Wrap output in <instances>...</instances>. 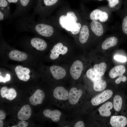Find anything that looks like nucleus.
<instances>
[{
  "instance_id": "1",
  "label": "nucleus",
  "mask_w": 127,
  "mask_h": 127,
  "mask_svg": "<svg viewBox=\"0 0 127 127\" xmlns=\"http://www.w3.org/2000/svg\"><path fill=\"white\" fill-rule=\"evenodd\" d=\"M32 22L26 25L28 30H33L40 35L45 37H50L53 34L54 29L52 26L44 23Z\"/></svg>"
},
{
  "instance_id": "2",
  "label": "nucleus",
  "mask_w": 127,
  "mask_h": 127,
  "mask_svg": "<svg viewBox=\"0 0 127 127\" xmlns=\"http://www.w3.org/2000/svg\"><path fill=\"white\" fill-rule=\"evenodd\" d=\"M87 77L93 82V87L95 91H100L105 89L107 86L105 81L101 76L98 75L93 68L89 69L86 73Z\"/></svg>"
},
{
  "instance_id": "3",
  "label": "nucleus",
  "mask_w": 127,
  "mask_h": 127,
  "mask_svg": "<svg viewBox=\"0 0 127 127\" xmlns=\"http://www.w3.org/2000/svg\"><path fill=\"white\" fill-rule=\"evenodd\" d=\"M112 12L108 7L97 8L91 12L90 18L92 21H96L103 23L109 20Z\"/></svg>"
},
{
  "instance_id": "4",
  "label": "nucleus",
  "mask_w": 127,
  "mask_h": 127,
  "mask_svg": "<svg viewBox=\"0 0 127 127\" xmlns=\"http://www.w3.org/2000/svg\"><path fill=\"white\" fill-rule=\"evenodd\" d=\"M90 26L91 32L95 36L98 37L102 36L106 30H107V27L104 24L98 21L92 20Z\"/></svg>"
},
{
  "instance_id": "5",
  "label": "nucleus",
  "mask_w": 127,
  "mask_h": 127,
  "mask_svg": "<svg viewBox=\"0 0 127 127\" xmlns=\"http://www.w3.org/2000/svg\"><path fill=\"white\" fill-rule=\"evenodd\" d=\"M61 27L68 31L71 32L74 30L76 26V23L66 15H62L59 20Z\"/></svg>"
},
{
  "instance_id": "6",
  "label": "nucleus",
  "mask_w": 127,
  "mask_h": 127,
  "mask_svg": "<svg viewBox=\"0 0 127 127\" xmlns=\"http://www.w3.org/2000/svg\"><path fill=\"white\" fill-rule=\"evenodd\" d=\"M113 93L112 91L110 90L104 91L91 99L92 104L94 106H97L104 102L111 97Z\"/></svg>"
},
{
  "instance_id": "7",
  "label": "nucleus",
  "mask_w": 127,
  "mask_h": 127,
  "mask_svg": "<svg viewBox=\"0 0 127 127\" xmlns=\"http://www.w3.org/2000/svg\"><path fill=\"white\" fill-rule=\"evenodd\" d=\"M83 69L82 62L79 60L74 61L71 65L70 69V74L72 78L77 79L80 77Z\"/></svg>"
},
{
  "instance_id": "8",
  "label": "nucleus",
  "mask_w": 127,
  "mask_h": 127,
  "mask_svg": "<svg viewBox=\"0 0 127 127\" xmlns=\"http://www.w3.org/2000/svg\"><path fill=\"white\" fill-rule=\"evenodd\" d=\"M67 51V47L64 46L61 43H59L55 45L51 50L50 58L52 60L56 59L59 57V55H64Z\"/></svg>"
},
{
  "instance_id": "9",
  "label": "nucleus",
  "mask_w": 127,
  "mask_h": 127,
  "mask_svg": "<svg viewBox=\"0 0 127 127\" xmlns=\"http://www.w3.org/2000/svg\"><path fill=\"white\" fill-rule=\"evenodd\" d=\"M15 71L18 78L20 80L27 81L29 79V74L30 71L29 68L18 65L15 67Z\"/></svg>"
},
{
  "instance_id": "10",
  "label": "nucleus",
  "mask_w": 127,
  "mask_h": 127,
  "mask_svg": "<svg viewBox=\"0 0 127 127\" xmlns=\"http://www.w3.org/2000/svg\"><path fill=\"white\" fill-rule=\"evenodd\" d=\"M83 93L82 90H77L75 87H72L70 90L68 94V99L69 103L75 105L78 102Z\"/></svg>"
},
{
  "instance_id": "11",
  "label": "nucleus",
  "mask_w": 127,
  "mask_h": 127,
  "mask_svg": "<svg viewBox=\"0 0 127 127\" xmlns=\"http://www.w3.org/2000/svg\"><path fill=\"white\" fill-rule=\"evenodd\" d=\"M45 97L44 91L40 89L36 90L33 94L29 98V101L32 105L36 106L37 104H40Z\"/></svg>"
},
{
  "instance_id": "12",
  "label": "nucleus",
  "mask_w": 127,
  "mask_h": 127,
  "mask_svg": "<svg viewBox=\"0 0 127 127\" xmlns=\"http://www.w3.org/2000/svg\"><path fill=\"white\" fill-rule=\"evenodd\" d=\"M50 70L52 76L56 79H62L66 75V72L65 69L59 66H52L50 67Z\"/></svg>"
},
{
  "instance_id": "13",
  "label": "nucleus",
  "mask_w": 127,
  "mask_h": 127,
  "mask_svg": "<svg viewBox=\"0 0 127 127\" xmlns=\"http://www.w3.org/2000/svg\"><path fill=\"white\" fill-rule=\"evenodd\" d=\"M110 123L113 127H124L127 124V119L122 116H113L111 117Z\"/></svg>"
},
{
  "instance_id": "14",
  "label": "nucleus",
  "mask_w": 127,
  "mask_h": 127,
  "mask_svg": "<svg viewBox=\"0 0 127 127\" xmlns=\"http://www.w3.org/2000/svg\"><path fill=\"white\" fill-rule=\"evenodd\" d=\"M0 93L2 98H5L10 100H13L17 96L16 92L14 89L13 88H8L5 86L1 88Z\"/></svg>"
},
{
  "instance_id": "15",
  "label": "nucleus",
  "mask_w": 127,
  "mask_h": 127,
  "mask_svg": "<svg viewBox=\"0 0 127 127\" xmlns=\"http://www.w3.org/2000/svg\"><path fill=\"white\" fill-rule=\"evenodd\" d=\"M68 92L62 86L56 87L53 91V95L56 99L63 100H67L68 98Z\"/></svg>"
},
{
  "instance_id": "16",
  "label": "nucleus",
  "mask_w": 127,
  "mask_h": 127,
  "mask_svg": "<svg viewBox=\"0 0 127 127\" xmlns=\"http://www.w3.org/2000/svg\"><path fill=\"white\" fill-rule=\"evenodd\" d=\"M31 112L30 106L28 104L25 105L22 107L18 113V118L20 120H27L31 116Z\"/></svg>"
},
{
  "instance_id": "17",
  "label": "nucleus",
  "mask_w": 127,
  "mask_h": 127,
  "mask_svg": "<svg viewBox=\"0 0 127 127\" xmlns=\"http://www.w3.org/2000/svg\"><path fill=\"white\" fill-rule=\"evenodd\" d=\"M8 56L11 60L19 61H22L26 60L28 56L25 53L15 50L10 51L8 54Z\"/></svg>"
},
{
  "instance_id": "18",
  "label": "nucleus",
  "mask_w": 127,
  "mask_h": 127,
  "mask_svg": "<svg viewBox=\"0 0 127 127\" xmlns=\"http://www.w3.org/2000/svg\"><path fill=\"white\" fill-rule=\"evenodd\" d=\"M30 42L32 46L38 50H44L46 49L47 47L46 41L40 38H34L31 40Z\"/></svg>"
},
{
  "instance_id": "19",
  "label": "nucleus",
  "mask_w": 127,
  "mask_h": 127,
  "mask_svg": "<svg viewBox=\"0 0 127 127\" xmlns=\"http://www.w3.org/2000/svg\"><path fill=\"white\" fill-rule=\"evenodd\" d=\"M43 113L45 117L51 119L55 122H57L60 120L61 115V112L57 110L52 111L50 109H46L44 110Z\"/></svg>"
},
{
  "instance_id": "20",
  "label": "nucleus",
  "mask_w": 127,
  "mask_h": 127,
  "mask_svg": "<svg viewBox=\"0 0 127 127\" xmlns=\"http://www.w3.org/2000/svg\"><path fill=\"white\" fill-rule=\"evenodd\" d=\"M90 29L87 25H83L80 31L79 40L82 44L86 43L87 41L90 34Z\"/></svg>"
},
{
  "instance_id": "21",
  "label": "nucleus",
  "mask_w": 127,
  "mask_h": 127,
  "mask_svg": "<svg viewBox=\"0 0 127 127\" xmlns=\"http://www.w3.org/2000/svg\"><path fill=\"white\" fill-rule=\"evenodd\" d=\"M119 11L118 14L121 19V30L124 34L127 35V7Z\"/></svg>"
},
{
  "instance_id": "22",
  "label": "nucleus",
  "mask_w": 127,
  "mask_h": 127,
  "mask_svg": "<svg viewBox=\"0 0 127 127\" xmlns=\"http://www.w3.org/2000/svg\"><path fill=\"white\" fill-rule=\"evenodd\" d=\"M118 42V38L115 36H111L107 38L102 43L101 48L104 50L107 49L115 46Z\"/></svg>"
},
{
  "instance_id": "23",
  "label": "nucleus",
  "mask_w": 127,
  "mask_h": 127,
  "mask_svg": "<svg viewBox=\"0 0 127 127\" xmlns=\"http://www.w3.org/2000/svg\"><path fill=\"white\" fill-rule=\"evenodd\" d=\"M113 107L112 103L108 102L101 106L99 108L98 110L101 116L105 117L109 116L111 114L110 110Z\"/></svg>"
},
{
  "instance_id": "24",
  "label": "nucleus",
  "mask_w": 127,
  "mask_h": 127,
  "mask_svg": "<svg viewBox=\"0 0 127 127\" xmlns=\"http://www.w3.org/2000/svg\"><path fill=\"white\" fill-rule=\"evenodd\" d=\"M125 71L126 68L123 65L116 66L110 70L109 73V75L111 78H114L118 76L123 75Z\"/></svg>"
},
{
  "instance_id": "25",
  "label": "nucleus",
  "mask_w": 127,
  "mask_h": 127,
  "mask_svg": "<svg viewBox=\"0 0 127 127\" xmlns=\"http://www.w3.org/2000/svg\"><path fill=\"white\" fill-rule=\"evenodd\" d=\"M107 68V65L104 62L95 64L93 66V69L95 72L98 75L101 76L104 75Z\"/></svg>"
},
{
  "instance_id": "26",
  "label": "nucleus",
  "mask_w": 127,
  "mask_h": 127,
  "mask_svg": "<svg viewBox=\"0 0 127 127\" xmlns=\"http://www.w3.org/2000/svg\"><path fill=\"white\" fill-rule=\"evenodd\" d=\"M31 0H19L15 13H18L25 9L29 5Z\"/></svg>"
},
{
  "instance_id": "27",
  "label": "nucleus",
  "mask_w": 127,
  "mask_h": 127,
  "mask_svg": "<svg viewBox=\"0 0 127 127\" xmlns=\"http://www.w3.org/2000/svg\"><path fill=\"white\" fill-rule=\"evenodd\" d=\"M113 102L115 109L117 111H119L121 109L122 104V99L121 96L119 95L115 96Z\"/></svg>"
},
{
  "instance_id": "28",
  "label": "nucleus",
  "mask_w": 127,
  "mask_h": 127,
  "mask_svg": "<svg viewBox=\"0 0 127 127\" xmlns=\"http://www.w3.org/2000/svg\"><path fill=\"white\" fill-rule=\"evenodd\" d=\"M108 7L112 12L119 10V0H107Z\"/></svg>"
},
{
  "instance_id": "29",
  "label": "nucleus",
  "mask_w": 127,
  "mask_h": 127,
  "mask_svg": "<svg viewBox=\"0 0 127 127\" xmlns=\"http://www.w3.org/2000/svg\"><path fill=\"white\" fill-rule=\"evenodd\" d=\"M58 0H43V3L46 7L52 6L58 2Z\"/></svg>"
},
{
  "instance_id": "30",
  "label": "nucleus",
  "mask_w": 127,
  "mask_h": 127,
  "mask_svg": "<svg viewBox=\"0 0 127 127\" xmlns=\"http://www.w3.org/2000/svg\"><path fill=\"white\" fill-rule=\"evenodd\" d=\"M82 26L81 24L79 22L76 23V26L73 31L71 32L73 34L76 35L80 32Z\"/></svg>"
},
{
  "instance_id": "31",
  "label": "nucleus",
  "mask_w": 127,
  "mask_h": 127,
  "mask_svg": "<svg viewBox=\"0 0 127 127\" xmlns=\"http://www.w3.org/2000/svg\"><path fill=\"white\" fill-rule=\"evenodd\" d=\"M9 3L7 0H0V7L1 8H9Z\"/></svg>"
},
{
  "instance_id": "32",
  "label": "nucleus",
  "mask_w": 127,
  "mask_h": 127,
  "mask_svg": "<svg viewBox=\"0 0 127 127\" xmlns=\"http://www.w3.org/2000/svg\"><path fill=\"white\" fill-rule=\"evenodd\" d=\"M66 16L72 19L75 22H76L78 18L73 12H68Z\"/></svg>"
},
{
  "instance_id": "33",
  "label": "nucleus",
  "mask_w": 127,
  "mask_h": 127,
  "mask_svg": "<svg viewBox=\"0 0 127 127\" xmlns=\"http://www.w3.org/2000/svg\"><path fill=\"white\" fill-rule=\"evenodd\" d=\"M115 60L121 62H125L127 61L126 58L124 56L120 55H116L114 57Z\"/></svg>"
},
{
  "instance_id": "34",
  "label": "nucleus",
  "mask_w": 127,
  "mask_h": 127,
  "mask_svg": "<svg viewBox=\"0 0 127 127\" xmlns=\"http://www.w3.org/2000/svg\"><path fill=\"white\" fill-rule=\"evenodd\" d=\"M28 125V123L24 120L20 121L18 124L16 125L12 126L11 127H26Z\"/></svg>"
},
{
  "instance_id": "35",
  "label": "nucleus",
  "mask_w": 127,
  "mask_h": 127,
  "mask_svg": "<svg viewBox=\"0 0 127 127\" xmlns=\"http://www.w3.org/2000/svg\"><path fill=\"white\" fill-rule=\"evenodd\" d=\"M127 79L126 76L122 75L119 76V77L115 80V82L116 84H119L121 81L125 82L126 81Z\"/></svg>"
},
{
  "instance_id": "36",
  "label": "nucleus",
  "mask_w": 127,
  "mask_h": 127,
  "mask_svg": "<svg viewBox=\"0 0 127 127\" xmlns=\"http://www.w3.org/2000/svg\"><path fill=\"white\" fill-rule=\"evenodd\" d=\"M10 76L8 74L6 75V77L4 78L2 77L1 75L0 76V82H5L6 81H9L10 80Z\"/></svg>"
},
{
  "instance_id": "37",
  "label": "nucleus",
  "mask_w": 127,
  "mask_h": 127,
  "mask_svg": "<svg viewBox=\"0 0 127 127\" xmlns=\"http://www.w3.org/2000/svg\"><path fill=\"white\" fill-rule=\"evenodd\" d=\"M84 124L83 122L81 121H79L77 122L75 124V127H84Z\"/></svg>"
},
{
  "instance_id": "38",
  "label": "nucleus",
  "mask_w": 127,
  "mask_h": 127,
  "mask_svg": "<svg viewBox=\"0 0 127 127\" xmlns=\"http://www.w3.org/2000/svg\"><path fill=\"white\" fill-rule=\"evenodd\" d=\"M5 12L0 10V20L2 21L3 20L5 17Z\"/></svg>"
},
{
  "instance_id": "39",
  "label": "nucleus",
  "mask_w": 127,
  "mask_h": 127,
  "mask_svg": "<svg viewBox=\"0 0 127 127\" xmlns=\"http://www.w3.org/2000/svg\"><path fill=\"white\" fill-rule=\"evenodd\" d=\"M6 117L5 113L2 111H0V120H3Z\"/></svg>"
},
{
  "instance_id": "40",
  "label": "nucleus",
  "mask_w": 127,
  "mask_h": 127,
  "mask_svg": "<svg viewBox=\"0 0 127 127\" xmlns=\"http://www.w3.org/2000/svg\"><path fill=\"white\" fill-rule=\"evenodd\" d=\"M9 3H17L19 0H7Z\"/></svg>"
},
{
  "instance_id": "41",
  "label": "nucleus",
  "mask_w": 127,
  "mask_h": 127,
  "mask_svg": "<svg viewBox=\"0 0 127 127\" xmlns=\"http://www.w3.org/2000/svg\"><path fill=\"white\" fill-rule=\"evenodd\" d=\"M3 126V121L1 120H0V127H2Z\"/></svg>"
},
{
  "instance_id": "42",
  "label": "nucleus",
  "mask_w": 127,
  "mask_h": 127,
  "mask_svg": "<svg viewBox=\"0 0 127 127\" xmlns=\"http://www.w3.org/2000/svg\"><path fill=\"white\" fill-rule=\"evenodd\" d=\"M98 0V1H102V0Z\"/></svg>"
}]
</instances>
